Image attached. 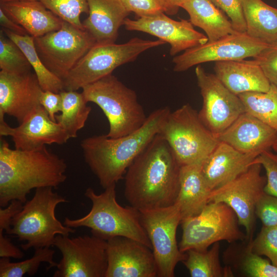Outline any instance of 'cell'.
I'll return each mask as SVG.
<instances>
[{"label": "cell", "instance_id": "obj_47", "mask_svg": "<svg viewBox=\"0 0 277 277\" xmlns=\"http://www.w3.org/2000/svg\"><path fill=\"white\" fill-rule=\"evenodd\" d=\"M40 1V0H0V4L14 2V1Z\"/></svg>", "mask_w": 277, "mask_h": 277}, {"label": "cell", "instance_id": "obj_45", "mask_svg": "<svg viewBox=\"0 0 277 277\" xmlns=\"http://www.w3.org/2000/svg\"><path fill=\"white\" fill-rule=\"evenodd\" d=\"M0 24L1 27L18 35L28 34L25 29L9 18L0 8Z\"/></svg>", "mask_w": 277, "mask_h": 277}, {"label": "cell", "instance_id": "obj_5", "mask_svg": "<svg viewBox=\"0 0 277 277\" xmlns=\"http://www.w3.org/2000/svg\"><path fill=\"white\" fill-rule=\"evenodd\" d=\"M53 187L35 189L32 198L27 201L22 209L12 218L11 228L6 233L15 236L26 243L21 245L24 250L53 246L56 235H69L75 232L58 221L55 216L56 206L68 202L53 191Z\"/></svg>", "mask_w": 277, "mask_h": 277}, {"label": "cell", "instance_id": "obj_32", "mask_svg": "<svg viewBox=\"0 0 277 277\" xmlns=\"http://www.w3.org/2000/svg\"><path fill=\"white\" fill-rule=\"evenodd\" d=\"M238 95L245 112L277 131L276 86L271 84L267 92H247Z\"/></svg>", "mask_w": 277, "mask_h": 277}, {"label": "cell", "instance_id": "obj_7", "mask_svg": "<svg viewBox=\"0 0 277 277\" xmlns=\"http://www.w3.org/2000/svg\"><path fill=\"white\" fill-rule=\"evenodd\" d=\"M161 40L134 37L123 44L96 43L63 80L64 90L77 91L135 61L143 52L165 44Z\"/></svg>", "mask_w": 277, "mask_h": 277}, {"label": "cell", "instance_id": "obj_20", "mask_svg": "<svg viewBox=\"0 0 277 277\" xmlns=\"http://www.w3.org/2000/svg\"><path fill=\"white\" fill-rule=\"evenodd\" d=\"M217 138L240 152L260 154L272 147L277 131L245 112Z\"/></svg>", "mask_w": 277, "mask_h": 277}, {"label": "cell", "instance_id": "obj_17", "mask_svg": "<svg viewBox=\"0 0 277 277\" xmlns=\"http://www.w3.org/2000/svg\"><path fill=\"white\" fill-rule=\"evenodd\" d=\"M105 277H156L157 268L152 249L133 239L115 236L107 241Z\"/></svg>", "mask_w": 277, "mask_h": 277}, {"label": "cell", "instance_id": "obj_22", "mask_svg": "<svg viewBox=\"0 0 277 277\" xmlns=\"http://www.w3.org/2000/svg\"><path fill=\"white\" fill-rule=\"evenodd\" d=\"M88 17L83 22L84 29L96 43H115L118 30L130 12L122 0H87Z\"/></svg>", "mask_w": 277, "mask_h": 277}, {"label": "cell", "instance_id": "obj_23", "mask_svg": "<svg viewBox=\"0 0 277 277\" xmlns=\"http://www.w3.org/2000/svg\"><path fill=\"white\" fill-rule=\"evenodd\" d=\"M215 76L233 93L267 92L271 84L254 60L216 62Z\"/></svg>", "mask_w": 277, "mask_h": 277}, {"label": "cell", "instance_id": "obj_1", "mask_svg": "<svg viewBox=\"0 0 277 277\" xmlns=\"http://www.w3.org/2000/svg\"><path fill=\"white\" fill-rule=\"evenodd\" d=\"M180 168L169 145L157 134L126 172V199L138 210L173 205L179 191Z\"/></svg>", "mask_w": 277, "mask_h": 277}, {"label": "cell", "instance_id": "obj_39", "mask_svg": "<svg viewBox=\"0 0 277 277\" xmlns=\"http://www.w3.org/2000/svg\"><path fill=\"white\" fill-rule=\"evenodd\" d=\"M255 214L263 225L277 226V197L264 192L256 204Z\"/></svg>", "mask_w": 277, "mask_h": 277}, {"label": "cell", "instance_id": "obj_6", "mask_svg": "<svg viewBox=\"0 0 277 277\" xmlns=\"http://www.w3.org/2000/svg\"><path fill=\"white\" fill-rule=\"evenodd\" d=\"M85 101L96 104L106 116L108 137L117 138L140 128L147 116L136 92L112 74L82 88Z\"/></svg>", "mask_w": 277, "mask_h": 277}, {"label": "cell", "instance_id": "obj_26", "mask_svg": "<svg viewBox=\"0 0 277 277\" xmlns=\"http://www.w3.org/2000/svg\"><path fill=\"white\" fill-rule=\"evenodd\" d=\"M223 260L234 275L246 277H277V267L254 253L250 241L230 243L223 254Z\"/></svg>", "mask_w": 277, "mask_h": 277}, {"label": "cell", "instance_id": "obj_33", "mask_svg": "<svg viewBox=\"0 0 277 277\" xmlns=\"http://www.w3.org/2000/svg\"><path fill=\"white\" fill-rule=\"evenodd\" d=\"M54 253L53 249L45 247L35 249L31 258L21 262H11L10 258H1L0 276L22 277L26 274L33 276L42 263L49 264L48 269L55 267L57 263L53 260Z\"/></svg>", "mask_w": 277, "mask_h": 277}, {"label": "cell", "instance_id": "obj_3", "mask_svg": "<svg viewBox=\"0 0 277 277\" xmlns=\"http://www.w3.org/2000/svg\"><path fill=\"white\" fill-rule=\"evenodd\" d=\"M170 112L168 107L153 111L140 128L123 136L103 134L81 141L84 160L104 189L123 179L133 161L159 134Z\"/></svg>", "mask_w": 277, "mask_h": 277}, {"label": "cell", "instance_id": "obj_19", "mask_svg": "<svg viewBox=\"0 0 277 277\" xmlns=\"http://www.w3.org/2000/svg\"><path fill=\"white\" fill-rule=\"evenodd\" d=\"M43 90L34 72L0 71V113L15 118L19 124L41 105Z\"/></svg>", "mask_w": 277, "mask_h": 277}, {"label": "cell", "instance_id": "obj_42", "mask_svg": "<svg viewBox=\"0 0 277 277\" xmlns=\"http://www.w3.org/2000/svg\"><path fill=\"white\" fill-rule=\"evenodd\" d=\"M41 105L45 109L51 119L56 122L55 115L61 112L62 107V98L60 93L51 91H44L39 97Z\"/></svg>", "mask_w": 277, "mask_h": 277}, {"label": "cell", "instance_id": "obj_44", "mask_svg": "<svg viewBox=\"0 0 277 277\" xmlns=\"http://www.w3.org/2000/svg\"><path fill=\"white\" fill-rule=\"evenodd\" d=\"M3 232H0V257L23 258L24 256L23 251L13 245L11 239L4 235Z\"/></svg>", "mask_w": 277, "mask_h": 277}, {"label": "cell", "instance_id": "obj_41", "mask_svg": "<svg viewBox=\"0 0 277 277\" xmlns=\"http://www.w3.org/2000/svg\"><path fill=\"white\" fill-rule=\"evenodd\" d=\"M124 5L130 12L138 17H147L164 12L159 0H122Z\"/></svg>", "mask_w": 277, "mask_h": 277}, {"label": "cell", "instance_id": "obj_10", "mask_svg": "<svg viewBox=\"0 0 277 277\" xmlns=\"http://www.w3.org/2000/svg\"><path fill=\"white\" fill-rule=\"evenodd\" d=\"M142 224L150 241L157 268V276L173 277L178 263L186 258L176 241L182 218L177 205L139 210Z\"/></svg>", "mask_w": 277, "mask_h": 277}, {"label": "cell", "instance_id": "obj_36", "mask_svg": "<svg viewBox=\"0 0 277 277\" xmlns=\"http://www.w3.org/2000/svg\"><path fill=\"white\" fill-rule=\"evenodd\" d=\"M250 243L254 253L266 256L277 267V226L263 225L256 236L250 240Z\"/></svg>", "mask_w": 277, "mask_h": 277}, {"label": "cell", "instance_id": "obj_30", "mask_svg": "<svg viewBox=\"0 0 277 277\" xmlns=\"http://www.w3.org/2000/svg\"><path fill=\"white\" fill-rule=\"evenodd\" d=\"M4 33L22 50L28 59L32 69L44 91L60 93L64 91L63 81L52 73L45 65L36 51L34 37L29 34L18 35L2 28Z\"/></svg>", "mask_w": 277, "mask_h": 277}, {"label": "cell", "instance_id": "obj_31", "mask_svg": "<svg viewBox=\"0 0 277 277\" xmlns=\"http://www.w3.org/2000/svg\"><path fill=\"white\" fill-rule=\"evenodd\" d=\"M62 98L61 113L55 115L56 122L65 130L70 138H75L88 118L91 108L87 105L82 93L76 91L61 92Z\"/></svg>", "mask_w": 277, "mask_h": 277}, {"label": "cell", "instance_id": "obj_38", "mask_svg": "<svg viewBox=\"0 0 277 277\" xmlns=\"http://www.w3.org/2000/svg\"><path fill=\"white\" fill-rule=\"evenodd\" d=\"M210 1L227 14L235 31L246 32V26L243 11L242 0Z\"/></svg>", "mask_w": 277, "mask_h": 277}, {"label": "cell", "instance_id": "obj_15", "mask_svg": "<svg viewBox=\"0 0 277 277\" xmlns=\"http://www.w3.org/2000/svg\"><path fill=\"white\" fill-rule=\"evenodd\" d=\"M269 44L249 36L246 32L229 34L213 42H207L175 55L173 70L182 72L204 63L238 61L254 57L269 47Z\"/></svg>", "mask_w": 277, "mask_h": 277}, {"label": "cell", "instance_id": "obj_25", "mask_svg": "<svg viewBox=\"0 0 277 277\" xmlns=\"http://www.w3.org/2000/svg\"><path fill=\"white\" fill-rule=\"evenodd\" d=\"M202 164L181 166L179 191L175 204L182 220L198 214L209 203L211 189L203 175Z\"/></svg>", "mask_w": 277, "mask_h": 277}, {"label": "cell", "instance_id": "obj_18", "mask_svg": "<svg viewBox=\"0 0 277 277\" xmlns=\"http://www.w3.org/2000/svg\"><path fill=\"white\" fill-rule=\"evenodd\" d=\"M0 113V135L10 136L15 148L34 150L46 145L64 144L70 139L63 128L52 121L45 109L40 106L16 127H11Z\"/></svg>", "mask_w": 277, "mask_h": 277}, {"label": "cell", "instance_id": "obj_8", "mask_svg": "<svg viewBox=\"0 0 277 277\" xmlns=\"http://www.w3.org/2000/svg\"><path fill=\"white\" fill-rule=\"evenodd\" d=\"M159 134L167 142L181 166L202 164L220 142L189 104L170 111Z\"/></svg>", "mask_w": 277, "mask_h": 277}, {"label": "cell", "instance_id": "obj_46", "mask_svg": "<svg viewBox=\"0 0 277 277\" xmlns=\"http://www.w3.org/2000/svg\"><path fill=\"white\" fill-rule=\"evenodd\" d=\"M187 0H159L164 13L168 15L176 14L180 6Z\"/></svg>", "mask_w": 277, "mask_h": 277}, {"label": "cell", "instance_id": "obj_43", "mask_svg": "<svg viewBox=\"0 0 277 277\" xmlns=\"http://www.w3.org/2000/svg\"><path fill=\"white\" fill-rule=\"evenodd\" d=\"M17 200L11 201L5 208H0V232L7 233L11 228V223L13 216L23 208V204Z\"/></svg>", "mask_w": 277, "mask_h": 277}, {"label": "cell", "instance_id": "obj_14", "mask_svg": "<svg viewBox=\"0 0 277 277\" xmlns=\"http://www.w3.org/2000/svg\"><path fill=\"white\" fill-rule=\"evenodd\" d=\"M202 107L198 112L205 126L216 137L245 112L239 96L227 88L215 74L198 65L195 69Z\"/></svg>", "mask_w": 277, "mask_h": 277}, {"label": "cell", "instance_id": "obj_35", "mask_svg": "<svg viewBox=\"0 0 277 277\" xmlns=\"http://www.w3.org/2000/svg\"><path fill=\"white\" fill-rule=\"evenodd\" d=\"M43 4L62 20L85 29L80 16L88 13L87 0H40Z\"/></svg>", "mask_w": 277, "mask_h": 277}, {"label": "cell", "instance_id": "obj_24", "mask_svg": "<svg viewBox=\"0 0 277 277\" xmlns=\"http://www.w3.org/2000/svg\"><path fill=\"white\" fill-rule=\"evenodd\" d=\"M5 13L34 38L59 29L63 20L40 1H19L0 4Z\"/></svg>", "mask_w": 277, "mask_h": 277}, {"label": "cell", "instance_id": "obj_4", "mask_svg": "<svg viewBox=\"0 0 277 277\" xmlns=\"http://www.w3.org/2000/svg\"><path fill=\"white\" fill-rule=\"evenodd\" d=\"M115 185L107 187L101 194L88 188L84 194L92 203L90 211L80 219L65 217L64 225L71 228H89L92 235L106 241L115 236L130 238L152 249L141 223L140 211L131 206L123 207L118 203Z\"/></svg>", "mask_w": 277, "mask_h": 277}, {"label": "cell", "instance_id": "obj_21", "mask_svg": "<svg viewBox=\"0 0 277 277\" xmlns=\"http://www.w3.org/2000/svg\"><path fill=\"white\" fill-rule=\"evenodd\" d=\"M259 155L240 152L228 144L220 142L202 164L203 175L212 190L245 172Z\"/></svg>", "mask_w": 277, "mask_h": 277}, {"label": "cell", "instance_id": "obj_9", "mask_svg": "<svg viewBox=\"0 0 277 277\" xmlns=\"http://www.w3.org/2000/svg\"><path fill=\"white\" fill-rule=\"evenodd\" d=\"M181 224L182 236L179 246L184 253L189 249L206 250L221 241H247L235 213L223 202H209L198 214L182 220Z\"/></svg>", "mask_w": 277, "mask_h": 277}, {"label": "cell", "instance_id": "obj_2", "mask_svg": "<svg viewBox=\"0 0 277 277\" xmlns=\"http://www.w3.org/2000/svg\"><path fill=\"white\" fill-rule=\"evenodd\" d=\"M65 160L46 146L34 150L12 149L1 137L0 206L6 207L13 200L25 203L33 189L56 188L67 175Z\"/></svg>", "mask_w": 277, "mask_h": 277}, {"label": "cell", "instance_id": "obj_12", "mask_svg": "<svg viewBox=\"0 0 277 277\" xmlns=\"http://www.w3.org/2000/svg\"><path fill=\"white\" fill-rule=\"evenodd\" d=\"M107 241L93 235L70 238L57 234L53 246L62 258L53 277H105L108 267Z\"/></svg>", "mask_w": 277, "mask_h": 277}, {"label": "cell", "instance_id": "obj_16", "mask_svg": "<svg viewBox=\"0 0 277 277\" xmlns=\"http://www.w3.org/2000/svg\"><path fill=\"white\" fill-rule=\"evenodd\" d=\"M123 25L127 30L143 32L168 43L171 56L203 45L208 41L206 35L194 28L190 21H175L164 12L136 19L127 18Z\"/></svg>", "mask_w": 277, "mask_h": 277}, {"label": "cell", "instance_id": "obj_13", "mask_svg": "<svg viewBox=\"0 0 277 277\" xmlns=\"http://www.w3.org/2000/svg\"><path fill=\"white\" fill-rule=\"evenodd\" d=\"M262 167L260 164H252L234 179L211 190L209 195V202H223L232 209L240 225L245 229L247 241L253 239L256 205L265 192L266 177L261 174Z\"/></svg>", "mask_w": 277, "mask_h": 277}, {"label": "cell", "instance_id": "obj_29", "mask_svg": "<svg viewBox=\"0 0 277 277\" xmlns=\"http://www.w3.org/2000/svg\"><path fill=\"white\" fill-rule=\"evenodd\" d=\"M219 242L215 243L206 250L189 249L182 262L191 277H232L231 269L222 266L220 260Z\"/></svg>", "mask_w": 277, "mask_h": 277}, {"label": "cell", "instance_id": "obj_34", "mask_svg": "<svg viewBox=\"0 0 277 277\" xmlns=\"http://www.w3.org/2000/svg\"><path fill=\"white\" fill-rule=\"evenodd\" d=\"M0 69L14 74L25 73L32 69L21 48L2 29L0 30Z\"/></svg>", "mask_w": 277, "mask_h": 277}, {"label": "cell", "instance_id": "obj_28", "mask_svg": "<svg viewBox=\"0 0 277 277\" xmlns=\"http://www.w3.org/2000/svg\"><path fill=\"white\" fill-rule=\"evenodd\" d=\"M242 3L246 33L269 44L277 42V8L262 0H242Z\"/></svg>", "mask_w": 277, "mask_h": 277}, {"label": "cell", "instance_id": "obj_40", "mask_svg": "<svg viewBox=\"0 0 277 277\" xmlns=\"http://www.w3.org/2000/svg\"><path fill=\"white\" fill-rule=\"evenodd\" d=\"M270 83L277 86V42L253 57Z\"/></svg>", "mask_w": 277, "mask_h": 277}, {"label": "cell", "instance_id": "obj_48", "mask_svg": "<svg viewBox=\"0 0 277 277\" xmlns=\"http://www.w3.org/2000/svg\"><path fill=\"white\" fill-rule=\"evenodd\" d=\"M272 148L275 152H277V138L275 140V141L274 142L272 146Z\"/></svg>", "mask_w": 277, "mask_h": 277}, {"label": "cell", "instance_id": "obj_37", "mask_svg": "<svg viewBox=\"0 0 277 277\" xmlns=\"http://www.w3.org/2000/svg\"><path fill=\"white\" fill-rule=\"evenodd\" d=\"M260 164L266 171L265 193L277 197V154L264 151L253 161L252 165Z\"/></svg>", "mask_w": 277, "mask_h": 277}, {"label": "cell", "instance_id": "obj_11", "mask_svg": "<svg viewBox=\"0 0 277 277\" xmlns=\"http://www.w3.org/2000/svg\"><path fill=\"white\" fill-rule=\"evenodd\" d=\"M85 29L63 21L61 27L34 38V45L46 67L62 81L95 44Z\"/></svg>", "mask_w": 277, "mask_h": 277}, {"label": "cell", "instance_id": "obj_27", "mask_svg": "<svg viewBox=\"0 0 277 277\" xmlns=\"http://www.w3.org/2000/svg\"><path fill=\"white\" fill-rule=\"evenodd\" d=\"M180 8L188 13L190 22L203 29L208 42H213L236 32L224 12L210 0H187Z\"/></svg>", "mask_w": 277, "mask_h": 277}]
</instances>
